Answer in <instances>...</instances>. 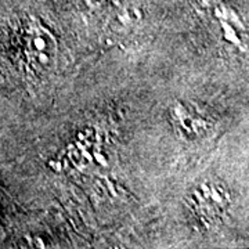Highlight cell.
<instances>
[{"label": "cell", "mask_w": 249, "mask_h": 249, "mask_svg": "<svg viewBox=\"0 0 249 249\" xmlns=\"http://www.w3.org/2000/svg\"><path fill=\"white\" fill-rule=\"evenodd\" d=\"M229 202L226 190L219 184H201L191 196V205L202 219H214L220 216Z\"/></svg>", "instance_id": "6da1fadb"}, {"label": "cell", "mask_w": 249, "mask_h": 249, "mask_svg": "<svg viewBox=\"0 0 249 249\" xmlns=\"http://www.w3.org/2000/svg\"><path fill=\"white\" fill-rule=\"evenodd\" d=\"M29 34H31V39L28 40V45H29L31 58L39 62L40 65H47L55 53V42L53 40V37L46 31H42L39 28L32 29Z\"/></svg>", "instance_id": "7a4b0ae2"}]
</instances>
